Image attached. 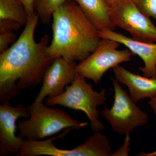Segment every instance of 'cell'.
I'll use <instances>...</instances> for the list:
<instances>
[{"instance_id":"1","label":"cell","mask_w":156,"mask_h":156,"mask_svg":"<svg viewBox=\"0 0 156 156\" xmlns=\"http://www.w3.org/2000/svg\"><path fill=\"white\" fill-rule=\"evenodd\" d=\"M39 20L36 12L29 16L19 38L0 53L2 105H10L12 98L42 82L46 70L53 61L47 54L49 36L44 35L38 42L35 41V30Z\"/></svg>"},{"instance_id":"2","label":"cell","mask_w":156,"mask_h":156,"mask_svg":"<svg viewBox=\"0 0 156 156\" xmlns=\"http://www.w3.org/2000/svg\"><path fill=\"white\" fill-rule=\"evenodd\" d=\"M52 19L53 38L47 50L50 58L80 62L98 47L101 39L99 30L74 1H66Z\"/></svg>"},{"instance_id":"3","label":"cell","mask_w":156,"mask_h":156,"mask_svg":"<svg viewBox=\"0 0 156 156\" xmlns=\"http://www.w3.org/2000/svg\"><path fill=\"white\" fill-rule=\"evenodd\" d=\"M28 108L29 119L18 121L17 127L20 135L24 139L40 140L63 129H80L88 124L74 119L63 111L51 108L43 102H34Z\"/></svg>"},{"instance_id":"4","label":"cell","mask_w":156,"mask_h":156,"mask_svg":"<svg viewBox=\"0 0 156 156\" xmlns=\"http://www.w3.org/2000/svg\"><path fill=\"white\" fill-rule=\"evenodd\" d=\"M85 79L77 73L70 85L66 87L63 93L56 97L47 98L46 103L51 106L60 105L83 111L90 121L93 131H102L105 128L100 121L98 107L105 103V90L102 89L100 92L95 91Z\"/></svg>"},{"instance_id":"5","label":"cell","mask_w":156,"mask_h":156,"mask_svg":"<svg viewBox=\"0 0 156 156\" xmlns=\"http://www.w3.org/2000/svg\"><path fill=\"white\" fill-rule=\"evenodd\" d=\"M70 131V128H67L58 136L45 140L24 139L19 152L14 156H112L110 140L102 131H95L83 144L73 149L62 150L56 147L53 140L63 137Z\"/></svg>"},{"instance_id":"6","label":"cell","mask_w":156,"mask_h":156,"mask_svg":"<svg viewBox=\"0 0 156 156\" xmlns=\"http://www.w3.org/2000/svg\"><path fill=\"white\" fill-rule=\"evenodd\" d=\"M114 101L111 108L101 109L100 114L108 122L115 132L122 135L130 134L137 127L148 122V116L143 111L120 83L112 78Z\"/></svg>"},{"instance_id":"7","label":"cell","mask_w":156,"mask_h":156,"mask_svg":"<svg viewBox=\"0 0 156 156\" xmlns=\"http://www.w3.org/2000/svg\"><path fill=\"white\" fill-rule=\"evenodd\" d=\"M112 24L129 33L139 41L156 42V27L150 17L142 13L131 0H117L109 9Z\"/></svg>"},{"instance_id":"8","label":"cell","mask_w":156,"mask_h":156,"mask_svg":"<svg viewBox=\"0 0 156 156\" xmlns=\"http://www.w3.org/2000/svg\"><path fill=\"white\" fill-rule=\"evenodd\" d=\"M120 44L101 38L98 47L76 66L77 73L98 84L105 73L123 62L130 61L132 53L128 49L118 50Z\"/></svg>"},{"instance_id":"9","label":"cell","mask_w":156,"mask_h":156,"mask_svg":"<svg viewBox=\"0 0 156 156\" xmlns=\"http://www.w3.org/2000/svg\"><path fill=\"white\" fill-rule=\"evenodd\" d=\"M30 116L28 107L22 105L0 106V155H15L19 152L24 139L15 135L16 122L20 117L27 119Z\"/></svg>"},{"instance_id":"10","label":"cell","mask_w":156,"mask_h":156,"mask_svg":"<svg viewBox=\"0 0 156 156\" xmlns=\"http://www.w3.org/2000/svg\"><path fill=\"white\" fill-rule=\"evenodd\" d=\"M76 65L62 57L54 58L45 73L41 88L34 102H43L47 96L55 97L63 93L65 87L75 78Z\"/></svg>"},{"instance_id":"11","label":"cell","mask_w":156,"mask_h":156,"mask_svg":"<svg viewBox=\"0 0 156 156\" xmlns=\"http://www.w3.org/2000/svg\"><path fill=\"white\" fill-rule=\"evenodd\" d=\"M101 38L107 39L125 45L132 54L142 59L144 66L139 68L144 76L156 78V44L139 41L112 30L99 31Z\"/></svg>"},{"instance_id":"12","label":"cell","mask_w":156,"mask_h":156,"mask_svg":"<svg viewBox=\"0 0 156 156\" xmlns=\"http://www.w3.org/2000/svg\"><path fill=\"white\" fill-rule=\"evenodd\" d=\"M112 69L115 79L128 87L130 97L136 103L156 95V78L135 74L120 65Z\"/></svg>"},{"instance_id":"13","label":"cell","mask_w":156,"mask_h":156,"mask_svg":"<svg viewBox=\"0 0 156 156\" xmlns=\"http://www.w3.org/2000/svg\"><path fill=\"white\" fill-rule=\"evenodd\" d=\"M78 4L83 12L99 31L114 30L109 17V7L106 0H73Z\"/></svg>"},{"instance_id":"14","label":"cell","mask_w":156,"mask_h":156,"mask_svg":"<svg viewBox=\"0 0 156 156\" xmlns=\"http://www.w3.org/2000/svg\"><path fill=\"white\" fill-rule=\"evenodd\" d=\"M28 17L19 0H0V20H13L25 26Z\"/></svg>"},{"instance_id":"15","label":"cell","mask_w":156,"mask_h":156,"mask_svg":"<svg viewBox=\"0 0 156 156\" xmlns=\"http://www.w3.org/2000/svg\"><path fill=\"white\" fill-rule=\"evenodd\" d=\"M67 0H34L35 12L43 23H49L53 14L59 6Z\"/></svg>"},{"instance_id":"16","label":"cell","mask_w":156,"mask_h":156,"mask_svg":"<svg viewBox=\"0 0 156 156\" xmlns=\"http://www.w3.org/2000/svg\"><path fill=\"white\" fill-rule=\"evenodd\" d=\"M140 11L156 20V0H131Z\"/></svg>"},{"instance_id":"17","label":"cell","mask_w":156,"mask_h":156,"mask_svg":"<svg viewBox=\"0 0 156 156\" xmlns=\"http://www.w3.org/2000/svg\"><path fill=\"white\" fill-rule=\"evenodd\" d=\"M17 40V36L13 31L0 32V53L9 49V45Z\"/></svg>"},{"instance_id":"18","label":"cell","mask_w":156,"mask_h":156,"mask_svg":"<svg viewBox=\"0 0 156 156\" xmlns=\"http://www.w3.org/2000/svg\"><path fill=\"white\" fill-rule=\"evenodd\" d=\"M23 26L19 23L13 20H0V32L13 31L21 28Z\"/></svg>"},{"instance_id":"19","label":"cell","mask_w":156,"mask_h":156,"mask_svg":"<svg viewBox=\"0 0 156 156\" xmlns=\"http://www.w3.org/2000/svg\"><path fill=\"white\" fill-rule=\"evenodd\" d=\"M129 134H126L124 145L113 153L112 156H128L130 149L129 145Z\"/></svg>"},{"instance_id":"20","label":"cell","mask_w":156,"mask_h":156,"mask_svg":"<svg viewBox=\"0 0 156 156\" xmlns=\"http://www.w3.org/2000/svg\"><path fill=\"white\" fill-rule=\"evenodd\" d=\"M19 1L24 7L29 16H31L35 12L34 9V0H19Z\"/></svg>"},{"instance_id":"21","label":"cell","mask_w":156,"mask_h":156,"mask_svg":"<svg viewBox=\"0 0 156 156\" xmlns=\"http://www.w3.org/2000/svg\"><path fill=\"white\" fill-rule=\"evenodd\" d=\"M148 104L153 110L156 119V95L150 98V100L148 101Z\"/></svg>"},{"instance_id":"22","label":"cell","mask_w":156,"mask_h":156,"mask_svg":"<svg viewBox=\"0 0 156 156\" xmlns=\"http://www.w3.org/2000/svg\"><path fill=\"white\" fill-rule=\"evenodd\" d=\"M136 156H156V150L153 152L149 153H146L142 152L137 154Z\"/></svg>"},{"instance_id":"23","label":"cell","mask_w":156,"mask_h":156,"mask_svg":"<svg viewBox=\"0 0 156 156\" xmlns=\"http://www.w3.org/2000/svg\"><path fill=\"white\" fill-rule=\"evenodd\" d=\"M117 0H106L107 3L109 7L111 6Z\"/></svg>"}]
</instances>
